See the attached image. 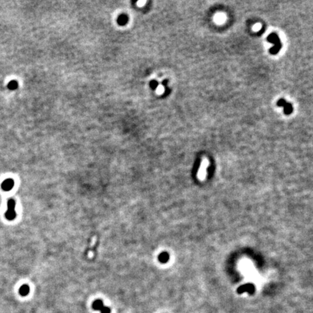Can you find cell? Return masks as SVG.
Segmentation results:
<instances>
[{
	"label": "cell",
	"mask_w": 313,
	"mask_h": 313,
	"mask_svg": "<svg viewBox=\"0 0 313 313\" xmlns=\"http://www.w3.org/2000/svg\"><path fill=\"white\" fill-rule=\"evenodd\" d=\"M100 312H101V313H110L111 312V310H110V308L109 307L104 306V307L101 310Z\"/></svg>",
	"instance_id": "9c48e42d"
},
{
	"label": "cell",
	"mask_w": 313,
	"mask_h": 313,
	"mask_svg": "<svg viewBox=\"0 0 313 313\" xmlns=\"http://www.w3.org/2000/svg\"><path fill=\"white\" fill-rule=\"evenodd\" d=\"M165 91V88H164V86L162 85H160L157 87V94H163V92H164Z\"/></svg>",
	"instance_id": "30bf717a"
},
{
	"label": "cell",
	"mask_w": 313,
	"mask_h": 313,
	"mask_svg": "<svg viewBox=\"0 0 313 313\" xmlns=\"http://www.w3.org/2000/svg\"><path fill=\"white\" fill-rule=\"evenodd\" d=\"M262 28V25L260 23H256L255 24L253 27H252V30L254 31H259Z\"/></svg>",
	"instance_id": "52a82bcc"
},
{
	"label": "cell",
	"mask_w": 313,
	"mask_h": 313,
	"mask_svg": "<svg viewBox=\"0 0 313 313\" xmlns=\"http://www.w3.org/2000/svg\"><path fill=\"white\" fill-rule=\"evenodd\" d=\"M15 202L14 199H9L7 202V210L5 212V217L8 220H12L16 217V212L15 210Z\"/></svg>",
	"instance_id": "6da1fadb"
},
{
	"label": "cell",
	"mask_w": 313,
	"mask_h": 313,
	"mask_svg": "<svg viewBox=\"0 0 313 313\" xmlns=\"http://www.w3.org/2000/svg\"><path fill=\"white\" fill-rule=\"evenodd\" d=\"M30 292V287L28 286V285H26V284H25V285H23L22 286H21V288H20V289H19V293H20V294H21V296H27L28 294H29Z\"/></svg>",
	"instance_id": "5b68a950"
},
{
	"label": "cell",
	"mask_w": 313,
	"mask_h": 313,
	"mask_svg": "<svg viewBox=\"0 0 313 313\" xmlns=\"http://www.w3.org/2000/svg\"><path fill=\"white\" fill-rule=\"evenodd\" d=\"M137 4H138V6L141 7V6H143L144 4H146V2H144V1H141V2H138Z\"/></svg>",
	"instance_id": "8fae6325"
},
{
	"label": "cell",
	"mask_w": 313,
	"mask_h": 313,
	"mask_svg": "<svg viewBox=\"0 0 313 313\" xmlns=\"http://www.w3.org/2000/svg\"><path fill=\"white\" fill-rule=\"evenodd\" d=\"M167 258H168V256H167V254L164 253V254H162V255H160V256L159 259H160V262H166L167 260Z\"/></svg>",
	"instance_id": "ba28073f"
},
{
	"label": "cell",
	"mask_w": 313,
	"mask_h": 313,
	"mask_svg": "<svg viewBox=\"0 0 313 313\" xmlns=\"http://www.w3.org/2000/svg\"><path fill=\"white\" fill-rule=\"evenodd\" d=\"M226 21V15L222 12L217 13L214 17V21L217 24H222Z\"/></svg>",
	"instance_id": "3957f363"
},
{
	"label": "cell",
	"mask_w": 313,
	"mask_h": 313,
	"mask_svg": "<svg viewBox=\"0 0 313 313\" xmlns=\"http://www.w3.org/2000/svg\"><path fill=\"white\" fill-rule=\"evenodd\" d=\"M18 83L16 81H11L8 83V85H7V87H8V88L10 89V90H15L16 88H18Z\"/></svg>",
	"instance_id": "8992f818"
},
{
	"label": "cell",
	"mask_w": 313,
	"mask_h": 313,
	"mask_svg": "<svg viewBox=\"0 0 313 313\" xmlns=\"http://www.w3.org/2000/svg\"><path fill=\"white\" fill-rule=\"evenodd\" d=\"M104 304L103 301L101 299H97L93 302L92 304V308L94 310H97V311H101V310L104 307Z\"/></svg>",
	"instance_id": "277c9868"
},
{
	"label": "cell",
	"mask_w": 313,
	"mask_h": 313,
	"mask_svg": "<svg viewBox=\"0 0 313 313\" xmlns=\"http://www.w3.org/2000/svg\"><path fill=\"white\" fill-rule=\"evenodd\" d=\"M13 186H14V181L12 178L6 179L2 183V188L5 191L11 190Z\"/></svg>",
	"instance_id": "7a4b0ae2"
}]
</instances>
